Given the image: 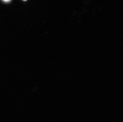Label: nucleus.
I'll list each match as a JSON object with an SVG mask.
<instances>
[{
    "mask_svg": "<svg viewBox=\"0 0 123 122\" xmlns=\"http://www.w3.org/2000/svg\"><path fill=\"white\" fill-rule=\"evenodd\" d=\"M3 0L5 1V2H9V1H10L11 0Z\"/></svg>",
    "mask_w": 123,
    "mask_h": 122,
    "instance_id": "obj_1",
    "label": "nucleus"
},
{
    "mask_svg": "<svg viewBox=\"0 0 123 122\" xmlns=\"http://www.w3.org/2000/svg\"><path fill=\"white\" fill-rule=\"evenodd\" d=\"M24 0V1H26V0Z\"/></svg>",
    "mask_w": 123,
    "mask_h": 122,
    "instance_id": "obj_2",
    "label": "nucleus"
}]
</instances>
